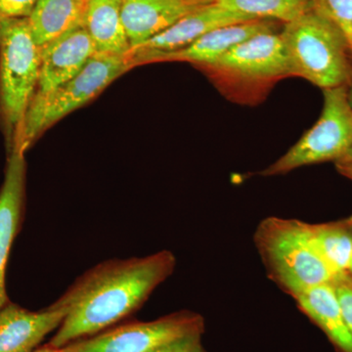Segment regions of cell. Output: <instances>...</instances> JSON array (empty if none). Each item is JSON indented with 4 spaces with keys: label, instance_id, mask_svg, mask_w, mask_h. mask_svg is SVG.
I'll list each match as a JSON object with an SVG mask.
<instances>
[{
    "label": "cell",
    "instance_id": "6da1fadb",
    "mask_svg": "<svg viewBox=\"0 0 352 352\" xmlns=\"http://www.w3.org/2000/svg\"><path fill=\"white\" fill-rule=\"evenodd\" d=\"M175 265V254L164 250L145 258L111 259L87 271L58 300L67 315L50 346L62 349L134 314Z\"/></svg>",
    "mask_w": 352,
    "mask_h": 352
},
{
    "label": "cell",
    "instance_id": "7a4b0ae2",
    "mask_svg": "<svg viewBox=\"0 0 352 352\" xmlns=\"http://www.w3.org/2000/svg\"><path fill=\"white\" fill-rule=\"evenodd\" d=\"M254 244L268 276L294 298L337 276L317 249L309 223L272 217L254 233Z\"/></svg>",
    "mask_w": 352,
    "mask_h": 352
},
{
    "label": "cell",
    "instance_id": "3957f363",
    "mask_svg": "<svg viewBox=\"0 0 352 352\" xmlns=\"http://www.w3.org/2000/svg\"><path fill=\"white\" fill-rule=\"evenodd\" d=\"M292 76L322 90L352 87V51L342 30L314 8L283 25L280 32Z\"/></svg>",
    "mask_w": 352,
    "mask_h": 352
},
{
    "label": "cell",
    "instance_id": "277c9868",
    "mask_svg": "<svg viewBox=\"0 0 352 352\" xmlns=\"http://www.w3.org/2000/svg\"><path fill=\"white\" fill-rule=\"evenodd\" d=\"M280 32L256 34L234 46L212 63L197 67L207 74L229 100L258 104L277 82L292 76Z\"/></svg>",
    "mask_w": 352,
    "mask_h": 352
},
{
    "label": "cell",
    "instance_id": "5b68a950",
    "mask_svg": "<svg viewBox=\"0 0 352 352\" xmlns=\"http://www.w3.org/2000/svg\"><path fill=\"white\" fill-rule=\"evenodd\" d=\"M41 50L28 18L0 19V113L11 148L38 87Z\"/></svg>",
    "mask_w": 352,
    "mask_h": 352
},
{
    "label": "cell",
    "instance_id": "8992f818",
    "mask_svg": "<svg viewBox=\"0 0 352 352\" xmlns=\"http://www.w3.org/2000/svg\"><path fill=\"white\" fill-rule=\"evenodd\" d=\"M131 67L127 56L95 54L74 78L41 103L30 106L19 140L12 148L19 147L27 151L41 132L94 99Z\"/></svg>",
    "mask_w": 352,
    "mask_h": 352
},
{
    "label": "cell",
    "instance_id": "52a82bcc",
    "mask_svg": "<svg viewBox=\"0 0 352 352\" xmlns=\"http://www.w3.org/2000/svg\"><path fill=\"white\" fill-rule=\"evenodd\" d=\"M347 87L324 89L320 118L309 131L274 164L259 175H285L310 164L338 162L352 148V107Z\"/></svg>",
    "mask_w": 352,
    "mask_h": 352
},
{
    "label": "cell",
    "instance_id": "ba28073f",
    "mask_svg": "<svg viewBox=\"0 0 352 352\" xmlns=\"http://www.w3.org/2000/svg\"><path fill=\"white\" fill-rule=\"evenodd\" d=\"M205 318L182 310L148 322H133L62 347L63 352H153L170 340L205 333Z\"/></svg>",
    "mask_w": 352,
    "mask_h": 352
},
{
    "label": "cell",
    "instance_id": "9c48e42d",
    "mask_svg": "<svg viewBox=\"0 0 352 352\" xmlns=\"http://www.w3.org/2000/svg\"><path fill=\"white\" fill-rule=\"evenodd\" d=\"M250 20L254 18L233 12L215 2L185 16L166 31L131 50L127 57L132 67L160 62L166 55L187 47L212 30Z\"/></svg>",
    "mask_w": 352,
    "mask_h": 352
},
{
    "label": "cell",
    "instance_id": "30bf717a",
    "mask_svg": "<svg viewBox=\"0 0 352 352\" xmlns=\"http://www.w3.org/2000/svg\"><path fill=\"white\" fill-rule=\"evenodd\" d=\"M41 50L38 87L30 106L41 103L58 87L74 78L88 60L97 54L94 41L83 25L41 46Z\"/></svg>",
    "mask_w": 352,
    "mask_h": 352
},
{
    "label": "cell",
    "instance_id": "8fae6325",
    "mask_svg": "<svg viewBox=\"0 0 352 352\" xmlns=\"http://www.w3.org/2000/svg\"><path fill=\"white\" fill-rule=\"evenodd\" d=\"M66 315V307L58 300L38 312L7 302L0 310V352H34Z\"/></svg>",
    "mask_w": 352,
    "mask_h": 352
},
{
    "label": "cell",
    "instance_id": "7c38bea8",
    "mask_svg": "<svg viewBox=\"0 0 352 352\" xmlns=\"http://www.w3.org/2000/svg\"><path fill=\"white\" fill-rule=\"evenodd\" d=\"M217 0H122V16L131 50L185 16Z\"/></svg>",
    "mask_w": 352,
    "mask_h": 352
},
{
    "label": "cell",
    "instance_id": "4fadbf2b",
    "mask_svg": "<svg viewBox=\"0 0 352 352\" xmlns=\"http://www.w3.org/2000/svg\"><path fill=\"white\" fill-rule=\"evenodd\" d=\"M25 152L14 147L7 161L6 176L0 189V310L8 302L6 267L9 254L19 231L24 212Z\"/></svg>",
    "mask_w": 352,
    "mask_h": 352
},
{
    "label": "cell",
    "instance_id": "5bb4252c",
    "mask_svg": "<svg viewBox=\"0 0 352 352\" xmlns=\"http://www.w3.org/2000/svg\"><path fill=\"white\" fill-rule=\"evenodd\" d=\"M283 25L275 20L254 19L223 25L204 34L187 47L166 55L160 62H189L196 66L210 64L237 44L263 32H280Z\"/></svg>",
    "mask_w": 352,
    "mask_h": 352
},
{
    "label": "cell",
    "instance_id": "9a60e30c",
    "mask_svg": "<svg viewBox=\"0 0 352 352\" xmlns=\"http://www.w3.org/2000/svg\"><path fill=\"white\" fill-rule=\"evenodd\" d=\"M296 305L330 340L337 352H352V335L333 283L320 285L295 298Z\"/></svg>",
    "mask_w": 352,
    "mask_h": 352
},
{
    "label": "cell",
    "instance_id": "2e32d148",
    "mask_svg": "<svg viewBox=\"0 0 352 352\" xmlns=\"http://www.w3.org/2000/svg\"><path fill=\"white\" fill-rule=\"evenodd\" d=\"M122 0H89L83 27L94 41L97 54L127 56L131 52L122 16Z\"/></svg>",
    "mask_w": 352,
    "mask_h": 352
},
{
    "label": "cell",
    "instance_id": "e0dca14e",
    "mask_svg": "<svg viewBox=\"0 0 352 352\" xmlns=\"http://www.w3.org/2000/svg\"><path fill=\"white\" fill-rule=\"evenodd\" d=\"M87 6L82 0H38L28 20L39 47L82 25Z\"/></svg>",
    "mask_w": 352,
    "mask_h": 352
},
{
    "label": "cell",
    "instance_id": "ac0fdd59",
    "mask_svg": "<svg viewBox=\"0 0 352 352\" xmlns=\"http://www.w3.org/2000/svg\"><path fill=\"white\" fill-rule=\"evenodd\" d=\"M317 249L338 278L346 275L352 258V215L310 224Z\"/></svg>",
    "mask_w": 352,
    "mask_h": 352
},
{
    "label": "cell",
    "instance_id": "d6986e66",
    "mask_svg": "<svg viewBox=\"0 0 352 352\" xmlns=\"http://www.w3.org/2000/svg\"><path fill=\"white\" fill-rule=\"evenodd\" d=\"M233 12L254 19H271L282 24L291 22L314 8V0H217Z\"/></svg>",
    "mask_w": 352,
    "mask_h": 352
},
{
    "label": "cell",
    "instance_id": "ffe728a7",
    "mask_svg": "<svg viewBox=\"0 0 352 352\" xmlns=\"http://www.w3.org/2000/svg\"><path fill=\"white\" fill-rule=\"evenodd\" d=\"M314 6L342 30L352 51V0H314Z\"/></svg>",
    "mask_w": 352,
    "mask_h": 352
},
{
    "label": "cell",
    "instance_id": "44dd1931",
    "mask_svg": "<svg viewBox=\"0 0 352 352\" xmlns=\"http://www.w3.org/2000/svg\"><path fill=\"white\" fill-rule=\"evenodd\" d=\"M339 298L344 320L352 335V278L342 275L333 282Z\"/></svg>",
    "mask_w": 352,
    "mask_h": 352
},
{
    "label": "cell",
    "instance_id": "7402d4cb",
    "mask_svg": "<svg viewBox=\"0 0 352 352\" xmlns=\"http://www.w3.org/2000/svg\"><path fill=\"white\" fill-rule=\"evenodd\" d=\"M203 333H192L170 340L153 352H207L201 342Z\"/></svg>",
    "mask_w": 352,
    "mask_h": 352
},
{
    "label": "cell",
    "instance_id": "603a6c76",
    "mask_svg": "<svg viewBox=\"0 0 352 352\" xmlns=\"http://www.w3.org/2000/svg\"><path fill=\"white\" fill-rule=\"evenodd\" d=\"M38 0H0L1 18H29Z\"/></svg>",
    "mask_w": 352,
    "mask_h": 352
},
{
    "label": "cell",
    "instance_id": "cb8c5ba5",
    "mask_svg": "<svg viewBox=\"0 0 352 352\" xmlns=\"http://www.w3.org/2000/svg\"><path fill=\"white\" fill-rule=\"evenodd\" d=\"M338 173L352 182V162H338L336 163Z\"/></svg>",
    "mask_w": 352,
    "mask_h": 352
},
{
    "label": "cell",
    "instance_id": "d4e9b609",
    "mask_svg": "<svg viewBox=\"0 0 352 352\" xmlns=\"http://www.w3.org/2000/svg\"><path fill=\"white\" fill-rule=\"evenodd\" d=\"M34 352H63V349H57V347L50 346V344H46V346L38 347V349H36Z\"/></svg>",
    "mask_w": 352,
    "mask_h": 352
},
{
    "label": "cell",
    "instance_id": "484cf974",
    "mask_svg": "<svg viewBox=\"0 0 352 352\" xmlns=\"http://www.w3.org/2000/svg\"><path fill=\"white\" fill-rule=\"evenodd\" d=\"M338 162H352V148L351 150H349V152L346 153V156ZM338 162H336V163H338Z\"/></svg>",
    "mask_w": 352,
    "mask_h": 352
},
{
    "label": "cell",
    "instance_id": "4316f807",
    "mask_svg": "<svg viewBox=\"0 0 352 352\" xmlns=\"http://www.w3.org/2000/svg\"><path fill=\"white\" fill-rule=\"evenodd\" d=\"M346 274L349 275V277L352 278V258L351 264H349V270H347Z\"/></svg>",
    "mask_w": 352,
    "mask_h": 352
},
{
    "label": "cell",
    "instance_id": "83f0119b",
    "mask_svg": "<svg viewBox=\"0 0 352 352\" xmlns=\"http://www.w3.org/2000/svg\"><path fill=\"white\" fill-rule=\"evenodd\" d=\"M349 103H351L352 107V87L349 88Z\"/></svg>",
    "mask_w": 352,
    "mask_h": 352
},
{
    "label": "cell",
    "instance_id": "f1b7e54d",
    "mask_svg": "<svg viewBox=\"0 0 352 352\" xmlns=\"http://www.w3.org/2000/svg\"><path fill=\"white\" fill-rule=\"evenodd\" d=\"M82 1L88 2V1H89V0H82Z\"/></svg>",
    "mask_w": 352,
    "mask_h": 352
}]
</instances>
